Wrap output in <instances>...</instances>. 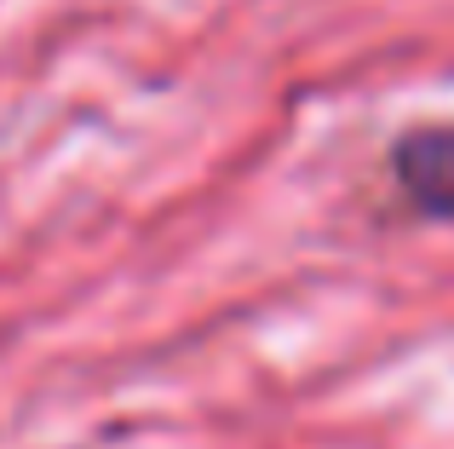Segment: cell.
<instances>
[{
	"label": "cell",
	"mask_w": 454,
	"mask_h": 449,
	"mask_svg": "<svg viewBox=\"0 0 454 449\" xmlns=\"http://www.w3.org/2000/svg\"><path fill=\"white\" fill-rule=\"evenodd\" d=\"M391 185L414 214L454 219V122L409 127L391 145Z\"/></svg>",
	"instance_id": "cell-1"
}]
</instances>
